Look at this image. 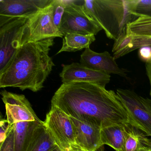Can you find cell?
I'll list each match as a JSON object with an SVG mask.
<instances>
[{
    "label": "cell",
    "mask_w": 151,
    "mask_h": 151,
    "mask_svg": "<svg viewBox=\"0 0 151 151\" xmlns=\"http://www.w3.org/2000/svg\"><path fill=\"white\" fill-rule=\"evenodd\" d=\"M69 116L93 123L101 128L129 123L125 109L116 93L93 83H63L51 100V106Z\"/></svg>",
    "instance_id": "1"
},
{
    "label": "cell",
    "mask_w": 151,
    "mask_h": 151,
    "mask_svg": "<svg viewBox=\"0 0 151 151\" xmlns=\"http://www.w3.org/2000/svg\"><path fill=\"white\" fill-rule=\"evenodd\" d=\"M54 38L26 43L17 50L0 70V87H17L22 91H40L55 66L49 55Z\"/></svg>",
    "instance_id": "2"
},
{
    "label": "cell",
    "mask_w": 151,
    "mask_h": 151,
    "mask_svg": "<svg viewBox=\"0 0 151 151\" xmlns=\"http://www.w3.org/2000/svg\"><path fill=\"white\" fill-rule=\"evenodd\" d=\"M9 127L14 130L15 151H27L38 127L42 124L29 101L23 94L1 91Z\"/></svg>",
    "instance_id": "3"
},
{
    "label": "cell",
    "mask_w": 151,
    "mask_h": 151,
    "mask_svg": "<svg viewBox=\"0 0 151 151\" xmlns=\"http://www.w3.org/2000/svg\"><path fill=\"white\" fill-rule=\"evenodd\" d=\"M132 3L133 0H84L83 6L107 37L116 41L127 24L137 18L132 12Z\"/></svg>",
    "instance_id": "4"
},
{
    "label": "cell",
    "mask_w": 151,
    "mask_h": 151,
    "mask_svg": "<svg viewBox=\"0 0 151 151\" xmlns=\"http://www.w3.org/2000/svg\"><path fill=\"white\" fill-rule=\"evenodd\" d=\"M53 0L28 18L22 28L20 47L26 43L64 37L54 23Z\"/></svg>",
    "instance_id": "5"
},
{
    "label": "cell",
    "mask_w": 151,
    "mask_h": 151,
    "mask_svg": "<svg viewBox=\"0 0 151 151\" xmlns=\"http://www.w3.org/2000/svg\"><path fill=\"white\" fill-rule=\"evenodd\" d=\"M116 93L127 112L129 124L151 137V100L128 89H117Z\"/></svg>",
    "instance_id": "6"
},
{
    "label": "cell",
    "mask_w": 151,
    "mask_h": 151,
    "mask_svg": "<svg viewBox=\"0 0 151 151\" xmlns=\"http://www.w3.org/2000/svg\"><path fill=\"white\" fill-rule=\"evenodd\" d=\"M79 1H71L66 6L59 30L63 36L68 33L95 36L102 29L86 11L83 3L79 4Z\"/></svg>",
    "instance_id": "7"
},
{
    "label": "cell",
    "mask_w": 151,
    "mask_h": 151,
    "mask_svg": "<svg viewBox=\"0 0 151 151\" xmlns=\"http://www.w3.org/2000/svg\"><path fill=\"white\" fill-rule=\"evenodd\" d=\"M44 124L62 151L75 145V133L70 117L57 107L51 106Z\"/></svg>",
    "instance_id": "8"
},
{
    "label": "cell",
    "mask_w": 151,
    "mask_h": 151,
    "mask_svg": "<svg viewBox=\"0 0 151 151\" xmlns=\"http://www.w3.org/2000/svg\"><path fill=\"white\" fill-rule=\"evenodd\" d=\"M29 17L15 18L0 26V70L20 47L22 30Z\"/></svg>",
    "instance_id": "9"
},
{
    "label": "cell",
    "mask_w": 151,
    "mask_h": 151,
    "mask_svg": "<svg viewBox=\"0 0 151 151\" xmlns=\"http://www.w3.org/2000/svg\"><path fill=\"white\" fill-rule=\"evenodd\" d=\"M52 0H1L0 26L15 18L29 17Z\"/></svg>",
    "instance_id": "10"
},
{
    "label": "cell",
    "mask_w": 151,
    "mask_h": 151,
    "mask_svg": "<svg viewBox=\"0 0 151 151\" xmlns=\"http://www.w3.org/2000/svg\"><path fill=\"white\" fill-rule=\"evenodd\" d=\"M70 117L74 128L75 145L87 151H104L101 139L102 128L100 126Z\"/></svg>",
    "instance_id": "11"
},
{
    "label": "cell",
    "mask_w": 151,
    "mask_h": 151,
    "mask_svg": "<svg viewBox=\"0 0 151 151\" xmlns=\"http://www.w3.org/2000/svg\"><path fill=\"white\" fill-rule=\"evenodd\" d=\"M60 76L63 83L74 82H87L103 87L110 82V75L87 68L81 63H73L64 65Z\"/></svg>",
    "instance_id": "12"
},
{
    "label": "cell",
    "mask_w": 151,
    "mask_h": 151,
    "mask_svg": "<svg viewBox=\"0 0 151 151\" xmlns=\"http://www.w3.org/2000/svg\"><path fill=\"white\" fill-rule=\"evenodd\" d=\"M80 62L82 65L91 69L128 78V70L120 68L114 57L106 51L98 53L92 51L90 47L86 48L81 55Z\"/></svg>",
    "instance_id": "13"
},
{
    "label": "cell",
    "mask_w": 151,
    "mask_h": 151,
    "mask_svg": "<svg viewBox=\"0 0 151 151\" xmlns=\"http://www.w3.org/2000/svg\"><path fill=\"white\" fill-rule=\"evenodd\" d=\"M151 46V37H135L126 34L125 32L115 41L112 48L113 57L116 60L136 49Z\"/></svg>",
    "instance_id": "14"
},
{
    "label": "cell",
    "mask_w": 151,
    "mask_h": 151,
    "mask_svg": "<svg viewBox=\"0 0 151 151\" xmlns=\"http://www.w3.org/2000/svg\"><path fill=\"white\" fill-rule=\"evenodd\" d=\"M129 124H116L102 128L101 132L102 145H108L116 151H120L128 136Z\"/></svg>",
    "instance_id": "15"
},
{
    "label": "cell",
    "mask_w": 151,
    "mask_h": 151,
    "mask_svg": "<svg viewBox=\"0 0 151 151\" xmlns=\"http://www.w3.org/2000/svg\"><path fill=\"white\" fill-rule=\"evenodd\" d=\"M59 149L43 122L36 130L27 151H56Z\"/></svg>",
    "instance_id": "16"
},
{
    "label": "cell",
    "mask_w": 151,
    "mask_h": 151,
    "mask_svg": "<svg viewBox=\"0 0 151 151\" xmlns=\"http://www.w3.org/2000/svg\"><path fill=\"white\" fill-rule=\"evenodd\" d=\"M93 35H84L78 33H68L63 40L61 48L57 54L63 52H75L81 51L84 48L90 47V45L95 41Z\"/></svg>",
    "instance_id": "17"
},
{
    "label": "cell",
    "mask_w": 151,
    "mask_h": 151,
    "mask_svg": "<svg viewBox=\"0 0 151 151\" xmlns=\"http://www.w3.org/2000/svg\"><path fill=\"white\" fill-rule=\"evenodd\" d=\"M141 130L130 124L129 133L122 149L119 151H140L147 147L151 139Z\"/></svg>",
    "instance_id": "18"
},
{
    "label": "cell",
    "mask_w": 151,
    "mask_h": 151,
    "mask_svg": "<svg viewBox=\"0 0 151 151\" xmlns=\"http://www.w3.org/2000/svg\"><path fill=\"white\" fill-rule=\"evenodd\" d=\"M125 33L141 37H151V16H141L127 24Z\"/></svg>",
    "instance_id": "19"
},
{
    "label": "cell",
    "mask_w": 151,
    "mask_h": 151,
    "mask_svg": "<svg viewBox=\"0 0 151 151\" xmlns=\"http://www.w3.org/2000/svg\"><path fill=\"white\" fill-rule=\"evenodd\" d=\"M131 10L137 17L151 16V0H133Z\"/></svg>",
    "instance_id": "20"
},
{
    "label": "cell",
    "mask_w": 151,
    "mask_h": 151,
    "mask_svg": "<svg viewBox=\"0 0 151 151\" xmlns=\"http://www.w3.org/2000/svg\"><path fill=\"white\" fill-rule=\"evenodd\" d=\"M71 1L53 0V20L55 25L58 29L60 28L65 8Z\"/></svg>",
    "instance_id": "21"
},
{
    "label": "cell",
    "mask_w": 151,
    "mask_h": 151,
    "mask_svg": "<svg viewBox=\"0 0 151 151\" xmlns=\"http://www.w3.org/2000/svg\"><path fill=\"white\" fill-rule=\"evenodd\" d=\"M0 151H15L14 130L13 127H9L6 138L1 144Z\"/></svg>",
    "instance_id": "22"
},
{
    "label": "cell",
    "mask_w": 151,
    "mask_h": 151,
    "mask_svg": "<svg viewBox=\"0 0 151 151\" xmlns=\"http://www.w3.org/2000/svg\"><path fill=\"white\" fill-rule=\"evenodd\" d=\"M0 143H2L6 139L9 132V126L7 119H1L0 122Z\"/></svg>",
    "instance_id": "23"
},
{
    "label": "cell",
    "mask_w": 151,
    "mask_h": 151,
    "mask_svg": "<svg viewBox=\"0 0 151 151\" xmlns=\"http://www.w3.org/2000/svg\"><path fill=\"white\" fill-rule=\"evenodd\" d=\"M139 55L141 60L146 62L151 58V47H145L140 48L139 51Z\"/></svg>",
    "instance_id": "24"
},
{
    "label": "cell",
    "mask_w": 151,
    "mask_h": 151,
    "mask_svg": "<svg viewBox=\"0 0 151 151\" xmlns=\"http://www.w3.org/2000/svg\"><path fill=\"white\" fill-rule=\"evenodd\" d=\"M146 71L147 76L149 79L150 85V95L151 96V58L150 60L146 62L145 64Z\"/></svg>",
    "instance_id": "25"
},
{
    "label": "cell",
    "mask_w": 151,
    "mask_h": 151,
    "mask_svg": "<svg viewBox=\"0 0 151 151\" xmlns=\"http://www.w3.org/2000/svg\"><path fill=\"white\" fill-rule=\"evenodd\" d=\"M68 151H87L86 150H83L78 147L76 146V145H73L71 147V148H70Z\"/></svg>",
    "instance_id": "26"
},
{
    "label": "cell",
    "mask_w": 151,
    "mask_h": 151,
    "mask_svg": "<svg viewBox=\"0 0 151 151\" xmlns=\"http://www.w3.org/2000/svg\"><path fill=\"white\" fill-rule=\"evenodd\" d=\"M140 151H149V149H148V146L147 147L144 148V149H142Z\"/></svg>",
    "instance_id": "27"
},
{
    "label": "cell",
    "mask_w": 151,
    "mask_h": 151,
    "mask_svg": "<svg viewBox=\"0 0 151 151\" xmlns=\"http://www.w3.org/2000/svg\"><path fill=\"white\" fill-rule=\"evenodd\" d=\"M148 149L149 151H151V140L150 141V143H149V145H148Z\"/></svg>",
    "instance_id": "28"
},
{
    "label": "cell",
    "mask_w": 151,
    "mask_h": 151,
    "mask_svg": "<svg viewBox=\"0 0 151 151\" xmlns=\"http://www.w3.org/2000/svg\"><path fill=\"white\" fill-rule=\"evenodd\" d=\"M62 151L61 150H60V149H59V150H57V151Z\"/></svg>",
    "instance_id": "29"
},
{
    "label": "cell",
    "mask_w": 151,
    "mask_h": 151,
    "mask_svg": "<svg viewBox=\"0 0 151 151\" xmlns=\"http://www.w3.org/2000/svg\"></svg>",
    "instance_id": "30"
}]
</instances>
